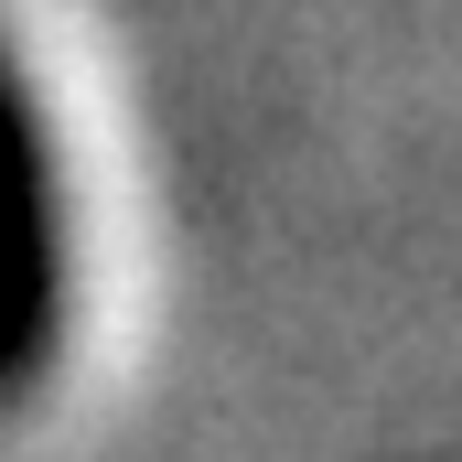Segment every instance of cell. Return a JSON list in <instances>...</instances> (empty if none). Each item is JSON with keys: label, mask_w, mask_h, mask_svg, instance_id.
Wrapping results in <instances>:
<instances>
[{"label": "cell", "mask_w": 462, "mask_h": 462, "mask_svg": "<svg viewBox=\"0 0 462 462\" xmlns=\"http://www.w3.org/2000/svg\"><path fill=\"white\" fill-rule=\"evenodd\" d=\"M65 334V216H54V151L0 54V409L54 365Z\"/></svg>", "instance_id": "1"}]
</instances>
